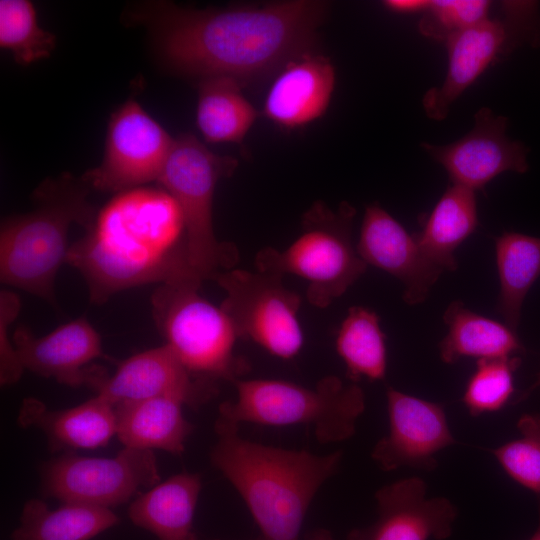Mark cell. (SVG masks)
<instances>
[{
	"label": "cell",
	"mask_w": 540,
	"mask_h": 540,
	"mask_svg": "<svg viewBox=\"0 0 540 540\" xmlns=\"http://www.w3.org/2000/svg\"><path fill=\"white\" fill-rule=\"evenodd\" d=\"M326 6L294 0L191 10L154 2L139 11L137 20L153 30L172 67L201 79L223 76L244 84L309 52Z\"/></svg>",
	"instance_id": "obj_1"
},
{
	"label": "cell",
	"mask_w": 540,
	"mask_h": 540,
	"mask_svg": "<svg viewBox=\"0 0 540 540\" xmlns=\"http://www.w3.org/2000/svg\"><path fill=\"white\" fill-rule=\"evenodd\" d=\"M529 540H540V508H539V523L536 531Z\"/></svg>",
	"instance_id": "obj_37"
},
{
	"label": "cell",
	"mask_w": 540,
	"mask_h": 540,
	"mask_svg": "<svg viewBox=\"0 0 540 540\" xmlns=\"http://www.w3.org/2000/svg\"><path fill=\"white\" fill-rule=\"evenodd\" d=\"M12 339L24 369L40 376L94 390L108 376L102 368L89 366L103 351L98 332L85 318L65 323L42 337L18 326Z\"/></svg>",
	"instance_id": "obj_17"
},
{
	"label": "cell",
	"mask_w": 540,
	"mask_h": 540,
	"mask_svg": "<svg viewBox=\"0 0 540 540\" xmlns=\"http://www.w3.org/2000/svg\"><path fill=\"white\" fill-rule=\"evenodd\" d=\"M495 256L500 282L496 309L517 331L524 299L540 276V237L505 231L495 238Z\"/></svg>",
	"instance_id": "obj_27"
},
{
	"label": "cell",
	"mask_w": 540,
	"mask_h": 540,
	"mask_svg": "<svg viewBox=\"0 0 540 540\" xmlns=\"http://www.w3.org/2000/svg\"><path fill=\"white\" fill-rule=\"evenodd\" d=\"M386 401L389 429L373 447L372 459L383 471L434 470L435 455L456 443L444 406L393 387L387 388Z\"/></svg>",
	"instance_id": "obj_14"
},
{
	"label": "cell",
	"mask_w": 540,
	"mask_h": 540,
	"mask_svg": "<svg viewBox=\"0 0 540 540\" xmlns=\"http://www.w3.org/2000/svg\"><path fill=\"white\" fill-rule=\"evenodd\" d=\"M159 480L154 452L127 447L112 458L65 453L42 469L45 496L108 509L128 502L140 489L151 488Z\"/></svg>",
	"instance_id": "obj_11"
},
{
	"label": "cell",
	"mask_w": 540,
	"mask_h": 540,
	"mask_svg": "<svg viewBox=\"0 0 540 540\" xmlns=\"http://www.w3.org/2000/svg\"><path fill=\"white\" fill-rule=\"evenodd\" d=\"M113 406L126 401L173 397L197 409L218 393L217 383L192 374L167 345L124 360L95 389Z\"/></svg>",
	"instance_id": "obj_15"
},
{
	"label": "cell",
	"mask_w": 540,
	"mask_h": 540,
	"mask_svg": "<svg viewBox=\"0 0 540 540\" xmlns=\"http://www.w3.org/2000/svg\"><path fill=\"white\" fill-rule=\"evenodd\" d=\"M335 347L351 382L357 383L362 378L370 381L385 379L386 337L379 316L373 310L350 307L338 329Z\"/></svg>",
	"instance_id": "obj_28"
},
{
	"label": "cell",
	"mask_w": 540,
	"mask_h": 540,
	"mask_svg": "<svg viewBox=\"0 0 540 540\" xmlns=\"http://www.w3.org/2000/svg\"><path fill=\"white\" fill-rule=\"evenodd\" d=\"M91 188L82 177L64 174L45 180L35 190L34 208L2 221L0 279L47 301H54V283L70 246L72 225L87 229L95 215L88 200Z\"/></svg>",
	"instance_id": "obj_4"
},
{
	"label": "cell",
	"mask_w": 540,
	"mask_h": 540,
	"mask_svg": "<svg viewBox=\"0 0 540 540\" xmlns=\"http://www.w3.org/2000/svg\"><path fill=\"white\" fill-rule=\"evenodd\" d=\"M427 485L417 476L387 484L375 493L377 520L352 529L347 540H445L457 517L445 497L427 498Z\"/></svg>",
	"instance_id": "obj_16"
},
{
	"label": "cell",
	"mask_w": 540,
	"mask_h": 540,
	"mask_svg": "<svg viewBox=\"0 0 540 540\" xmlns=\"http://www.w3.org/2000/svg\"><path fill=\"white\" fill-rule=\"evenodd\" d=\"M234 385L237 398L219 406V418L238 426H311L322 444L351 438L365 410L363 389L335 375L311 388L279 379H240Z\"/></svg>",
	"instance_id": "obj_5"
},
{
	"label": "cell",
	"mask_w": 540,
	"mask_h": 540,
	"mask_svg": "<svg viewBox=\"0 0 540 540\" xmlns=\"http://www.w3.org/2000/svg\"><path fill=\"white\" fill-rule=\"evenodd\" d=\"M448 68L444 81L423 96L427 117L445 119L453 103L495 62L522 45L540 46V15L534 1H504L502 14L461 31L446 41Z\"/></svg>",
	"instance_id": "obj_9"
},
{
	"label": "cell",
	"mask_w": 540,
	"mask_h": 540,
	"mask_svg": "<svg viewBox=\"0 0 540 540\" xmlns=\"http://www.w3.org/2000/svg\"><path fill=\"white\" fill-rule=\"evenodd\" d=\"M517 428L519 438L490 452L512 480L540 495V415H522Z\"/></svg>",
	"instance_id": "obj_31"
},
{
	"label": "cell",
	"mask_w": 540,
	"mask_h": 540,
	"mask_svg": "<svg viewBox=\"0 0 540 540\" xmlns=\"http://www.w3.org/2000/svg\"><path fill=\"white\" fill-rule=\"evenodd\" d=\"M184 403L153 397L114 405L116 435L127 448L160 449L181 455L194 426L184 417Z\"/></svg>",
	"instance_id": "obj_22"
},
{
	"label": "cell",
	"mask_w": 540,
	"mask_h": 540,
	"mask_svg": "<svg viewBox=\"0 0 540 540\" xmlns=\"http://www.w3.org/2000/svg\"><path fill=\"white\" fill-rule=\"evenodd\" d=\"M538 387H540V374H539L537 380L535 381V383H534L533 385H531V386L529 387V389H527V390L524 392V394L522 395L521 399L527 397V395H528L530 392H532L535 388H538Z\"/></svg>",
	"instance_id": "obj_36"
},
{
	"label": "cell",
	"mask_w": 540,
	"mask_h": 540,
	"mask_svg": "<svg viewBox=\"0 0 540 540\" xmlns=\"http://www.w3.org/2000/svg\"><path fill=\"white\" fill-rule=\"evenodd\" d=\"M335 87V69L328 58L306 52L286 63L266 95L263 113L277 125L295 129L321 117Z\"/></svg>",
	"instance_id": "obj_19"
},
{
	"label": "cell",
	"mask_w": 540,
	"mask_h": 540,
	"mask_svg": "<svg viewBox=\"0 0 540 540\" xmlns=\"http://www.w3.org/2000/svg\"><path fill=\"white\" fill-rule=\"evenodd\" d=\"M201 488L199 474H176L139 495L130 504L128 516L157 540H198L193 519Z\"/></svg>",
	"instance_id": "obj_21"
},
{
	"label": "cell",
	"mask_w": 540,
	"mask_h": 540,
	"mask_svg": "<svg viewBox=\"0 0 540 540\" xmlns=\"http://www.w3.org/2000/svg\"><path fill=\"white\" fill-rule=\"evenodd\" d=\"M21 309L17 294L9 289L0 291V383L2 386L19 381L25 370L15 348L9 329Z\"/></svg>",
	"instance_id": "obj_33"
},
{
	"label": "cell",
	"mask_w": 540,
	"mask_h": 540,
	"mask_svg": "<svg viewBox=\"0 0 540 540\" xmlns=\"http://www.w3.org/2000/svg\"><path fill=\"white\" fill-rule=\"evenodd\" d=\"M443 320L448 331L439 343V355L446 364L462 358H506L524 352L517 331L473 312L461 301L448 305Z\"/></svg>",
	"instance_id": "obj_23"
},
{
	"label": "cell",
	"mask_w": 540,
	"mask_h": 540,
	"mask_svg": "<svg viewBox=\"0 0 540 540\" xmlns=\"http://www.w3.org/2000/svg\"><path fill=\"white\" fill-rule=\"evenodd\" d=\"M490 6L491 2L485 0L430 1L418 28L423 36L445 42L487 19Z\"/></svg>",
	"instance_id": "obj_32"
},
{
	"label": "cell",
	"mask_w": 540,
	"mask_h": 540,
	"mask_svg": "<svg viewBox=\"0 0 540 540\" xmlns=\"http://www.w3.org/2000/svg\"><path fill=\"white\" fill-rule=\"evenodd\" d=\"M279 275L235 269L213 280L224 290L220 307L230 318L239 339L249 340L272 356L294 358L304 343L298 318L300 296Z\"/></svg>",
	"instance_id": "obj_10"
},
{
	"label": "cell",
	"mask_w": 540,
	"mask_h": 540,
	"mask_svg": "<svg viewBox=\"0 0 540 540\" xmlns=\"http://www.w3.org/2000/svg\"><path fill=\"white\" fill-rule=\"evenodd\" d=\"M18 421L23 427L41 430L52 451L102 447L116 435L114 406L99 395L62 410H49L39 400L27 398Z\"/></svg>",
	"instance_id": "obj_20"
},
{
	"label": "cell",
	"mask_w": 540,
	"mask_h": 540,
	"mask_svg": "<svg viewBox=\"0 0 540 540\" xmlns=\"http://www.w3.org/2000/svg\"><path fill=\"white\" fill-rule=\"evenodd\" d=\"M212 465L240 494L265 540H299L321 486L338 470L340 450L318 455L244 439L239 426L217 418Z\"/></svg>",
	"instance_id": "obj_3"
},
{
	"label": "cell",
	"mask_w": 540,
	"mask_h": 540,
	"mask_svg": "<svg viewBox=\"0 0 540 540\" xmlns=\"http://www.w3.org/2000/svg\"><path fill=\"white\" fill-rule=\"evenodd\" d=\"M257 117V110L242 94L238 81L223 76L201 79L196 122L207 142L240 143Z\"/></svg>",
	"instance_id": "obj_26"
},
{
	"label": "cell",
	"mask_w": 540,
	"mask_h": 540,
	"mask_svg": "<svg viewBox=\"0 0 540 540\" xmlns=\"http://www.w3.org/2000/svg\"><path fill=\"white\" fill-rule=\"evenodd\" d=\"M430 1L425 0H387L383 5L390 11L396 13H412L426 10Z\"/></svg>",
	"instance_id": "obj_34"
},
{
	"label": "cell",
	"mask_w": 540,
	"mask_h": 540,
	"mask_svg": "<svg viewBox=\"0 0 540 540\" xmlns=\"http://www.w3.org/2000/svg\"><path fill=\"white\" fill-rule=\"evenodd\" d=\"M356 248L367 265L402 282L403 300L409 305L424 302L444 271L424 253L414 235L376 203L365 209Z\"/></svg>",
	"instance_id": "obj_18"
},
{
	"label": "cell",
	"mask_w": 540,
	"mask_h": 540,
	"mask_svg": "<svg viewBox=\"0 0 540 540\" xmlns=\"http://www.w3.org/2000/svg\"><path fill=\"white\" fill-rule=\"evenodd\" d=\"M477 227L476 192L450 182L414 237L434 263L444 271H454L456 249Z\"/></svg>",
	"instance_id": "obj_24"
},
{
	"label": "cell",
	"mask_w": 540,
	"mask_h": 540,
	"mask_svg": "<svg viewBox=\"0 0 540 540\" xmlns=\"http://www.w3.org/2000/svg\"><path fill=\"white\" fill-rule=\"evenodd\" d=\"M173 143L138 102L128 100L111 115L102 162L81 177L91 189L106 192L158 181Z\"/></svg>",
	"instance_id": "obj_12"
},
{
	"label": "cell",
	"mask_w": 540,
	"mask_h": 540,
	"mask_svg": "<svg viewBox=\"0 0 540 540\" xmlns=\"http://www.w3.org/2000/svg\"><path fill=\"white\" fill-rule=\"evenodd\" d=\"M119 520L108 508L63 503L50 509L44 501L30 499L10 540H91L117 525Z\"/></svg>",
	"instance_id": "obj_25"
},
{
	"label": "cell",
	"mask_w": 540,
	"mask_h": 540,
	"mask_svg": "<svg viewBox=\"0 0 540 540\" xmlns=\"http://www.w3.org/2000/svg\"><path fill=\"white\" fill-rule=\"evenodd\" d=\"M355 209L342 203L336 211L314 203L302 218V230L285 249L262 248L254 259L256 270L292 274L307 282L306 298L320 309L341 297L366 271L367 264L352 240Z\"/></svg>",
	"instance_id": "obj_6"
},
{
	"label": "cell",
	"mask_w": 540,
	"mask_h": 540,
	"mask_svg": "<svg viewBox=\"0 0 540 540\" xmlns=\"http://www.w3.org/2000/svg\"><path fill=\"white\" fill-rule=\"evenodd\" d=\"M216 540V539H215ZM251 540H265L261 535L258 536L257 538H254V539H251Z\"/></svg>",
	"instance_id": "obj_38"
},
{
	"label": "cell",
	"mask_w": 540,
	"mask_h": 540,
	"mask_svg": "<svg viewBox=\"0 0 540 540\" xmlns=\"http://www.w3.org/2000/svg\"><path fill=\"white\" fill-rule=\"evenodd\" d=\"M66 263L83 276L93 303L150 283L190 280L181 208L163 187L118 192L70 245Z\"/></svg>",
	"instance_id": "obj_2"
},
{
	"label": "cell",
	"mask_w": 540,
	"mask_h": 540,
	"mask_svg": "<svg viewBox=\"0 0 540 540\" xmlns=\"http://www.w3.org/2000/svg\"><path fill=\"white\" fill-rule=\"evenodd\" d=\"M237 160L207 149L192 134L174 143L158 182L179 204L185 223L186 251L193 276L203 282L234 268L237 247L219 241L213 226V199L218 181L230 176Z\"/></svg>",
	"instance_id": "obj_7"
},
{
	"label": "cell",
	"mask_w": 540,
	"mask_h": 540,
	"mask_svg": "<svg viewBox=\"0 0 540 540\" xmlns=\"http://www.w3.org/2000/svg\"><path fill=\"white\" fill-rule=\"evenodd\" d=\"M508 118L482 107L474 115L472 129L447 144H421L422 149L448 173L451 183L473 191L505 172L525 173L529 149L506 135Z\"/></svg>",
	"instance_id": "obj_13"
},
{
	"label": "cell",
	"mask_w": 540,
	"mask_h": 540,
	"mask_svg": "<svg viewBox=\"0 0 540 540\" xmlns=\"http://www.w3.org/2000/svg\"><path fill=\"white\" fill-rule=\"evenodd\" d=\"M55 36L38 25L36 11L28 0L0 1V46L23 65L48 57Z\"/></svg>",
	"instance_id": "obj_29"
},
{
	"label": "cell",
	"mask_w": 540,
	"mask_h": 540,
	"mask_svg": "<svg viewBox=\"0 0 540 540\" xmlns=\"http://www.w3.org/2000/svg\"><path fill=\"white\" fill-rule=\"evenodd\" d=\"M305 540H334V538L329 530L316 528L306 534Z\"/></svg>",
	"instance_id": "obj_35"
},
{
	"label": "cell",
	"mask_w": 540,
	"mask_h": 540,
	"mask_svg": "<svg viewBox=\"0 0 540 540\" xmlns=\"http://www.w3.org/2000/svg\"><path fill=\"white\" fill-rule=\"evenodd\" d=\"M190 280L161 284L152 295L156 325L166 343L195 376L233 384L250 370L235 353L239 337L224 310L199 292Z\"/></svg>",
	"instance_id": "obj_8"
},
{
	"label": "cell",
	"mask_w": 540,
	"mask_h": 540,
	"mask_svg": "<svg viewBox=\"0 0 540 540\" xmlns=\"http://www.w3.org/2000/svg\"><path fill=\"white\" fill-rule=\"evenodd\" d=\"M521 364L519 356L478 359L470 376L462 402L471 416L501 410L514 393V373Z\"/></svg>",
	"instance_id": "obj_30"
}]
</instances>
